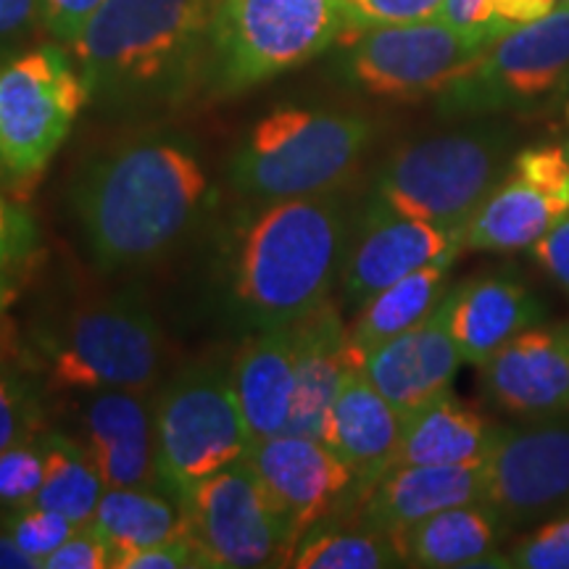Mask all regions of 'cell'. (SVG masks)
Here are the masks:
<instances>
[{
  "label": "cell",
  "instance_id": "obj_43",
  "mask_svg": "<svg viewBox=\"0 0 569 569\" xmlns=\"http://www.w3.org/2000/svg\"><path fill=\"white\" fill-rule=\"evenodd\" d=\"M440 19L451 21L453 27H461V30L486 32L490 38H498L493 27H490L488 0H446Z\"/></svg>",
  "mask_w": 569,
  "mask_h": 569
},
{
  "label": "cell",
  "instance_id": "obj_20",
  "mask_svg": "<svg viewBox=\"0 0 569 569\" xmlns=\"http://www.w3.org/2000/svg\"><path fill=\"white\" fill-rule=\"evenodd\" d=\"M401 430V411L369 382L365 367H356L327 411L322 440L351 469L353 488L365 496L396 465Z\"/></svg>",
  "mask_w": 569,
  "mask_h": 569
},
{
  "label": "cell",
  "instance_id": "obj_40",
  "mask_svg": "<svg viewBox=\"0 0 569 569\" xmlns=\"http://www.w3.org/2000/svg\"><path fill=\"white\" fill-rule=\"evenodd\" d=\"M538 264L569 296V211L532 246Z\"/></svg>",
  "mask_w": 569,
  "mask_h": 569
},
{
  "label": "cell",
  "instance_id": "obj_34",
  "mask_svg": "<svg viewBox=\"0 0 569 569\" xmlns=\"http://www.w3.org/2000/svg\"><path fill=\"white\" fill-rule=\"evenodd\" d=\"M507 559L519 569H569V509L519 538Z\"/></svg>",
  "mask_w": 569,
  "mask_h": 569
},
{
  "label": "cell",
  "instance_id": "obj_35",
  "mask_svg": "<svg viewBox=\"0 0 569 569\" xmlns=\"http://www.w3.org/2000/svg\"><path fill=\"white\" fill-rule=\"evenodd\" d=\"M40 427V409L30 386L9 369H0V451L30 440Z\"/></svg>",
  "mask_w": 569,
  "mask_h": 569
},
{
  "label": "cell",
  "instance_id": "obj_19",
  "mask_svg": "<svg viewBox=\"0 0 569 569\" xmlns=\"http://www.w3.org/2000/svg\"><path fill=\"white\" fill-rule=\"evenodd\" d=\"M461 365L465 359L451 336L446 293L430 317L369 353L365 375L401 415H409L448 393Z\"/></svg>",
  "mask_w": 569,
  "mask_h": 569
},
{
  "label": "cell",
  "instance_id": "obj_9",
  "mask_svg": "<svg viewBox=\"0 0 569 569\" xmlns=\"http://www.w3.org/2000/svg\"><path fill=\"white\" fill-rule=\"evenodd\" d=\"M48 377L59 390H151L161 375L163 336L138 298L77 309L48 343Z\"/></svg>",
  "mask_w": 569,
  "mask_h": 569
},
{
  "label": "cell",
  "instance_id": "obj_29",
  "mask_svg": "<svg viewBox=\"0 0 569 569\" xmlns=\"http://www.w3.org/2000/svg\"><path fill=\"white\" fill-rule=\"evenodd\" d=\"M40 440L46 451V478L32 503L59 511L77 525L90 522L106 493L103 478L90 453L80 440L63 432H40Z\"/></svg>",
  "mask_w": 569,
  "mask_h": 569
},
{
  "label": "cell",
  "instance_id": "obj_27",
  "mask_svg": "<svg viewBox=\"0 0 569 569\" xmlns=\"http://www.w3.org/2000/svg\"><path fill=\"white\" fill-rule=\"evenodd\" d=\"M90 525L111 546L113 559L190 532L184 501L161 486L106 488Z\"/></svg>",
  "mask_w": 569,
  "mask_h": 569
},
{
  "label": "cell",
  "instance_id": "obj_38",
  "mask_svg": "<svg viewBox=\"0 0 569 569\" xmlns=\"http://www.w3.org/2000/svg\"><path fill=\"white\" fill-rule=\"evenodd\" d=\"M113 565V551L101 532L84 522L71 532L69 540L42 561V569H109Z\"/></svg>",
  "mask_w": 569,
  "mask_h": 569
},
{
  "label": "cell",
  "instance_id": "obj_1",
  "mask_svg": "<svg viewBox=\"0 0 569 569\" xmlns=\"http://www.w3.org/2000/svg\"><path fill=\"white\" fill-rule=\"evenodd\" d=\"M211 180L177 134H138L84 167L74 188L84 246L103 272L153 264L193 230Z\"/></svg>",
  "mask_w": 569,
  "mask_h": 569
},
{
  "label": "cell",
  "instance_id": "obj_8",
  "mask_svg": "<svg viewBox=\"0 0 569 569\" xmlns=\"http://www.w3.org/2000/svg\"><path fill=\"white\" fill-rule=\"evenodd\" d=\"M90 90L61 42L21 51L0 63V172L32 180L67 142Z\"/></svg>",
  "mask_w": 569,
  "mask_h": 569
},
{
  "label": "cell",
  "instance_id": "obj_26",
  "mask_svg": "<svg viewBox=\"0 0 569 569\" xmlns=\"http://www.w3.org/2000/svg\"><path fill=\"white\" fill-rule=\"evenodd\" d=\"M496 425L457 396L432 398L425 407L403 415L396 465H453L478 467L488 459Z\"/></svg>",
  "mask_w": 569,
  "mask_h": 569
},
{
  "label": "cell",
  "instance_id": "obj_41",
  "mask_svg": "<svg viewBox=\"0 0 569 569\" xmlns=\"http://www.w3.org/2000/svg\"><path fill=\"white\" fill-rule=\"evenodd\" d=\"M559 3L561 0H488L490 27L496 34H503L515 27L549 17L553 9H559Z\"/></svg>",
  "mask_w": 569,
  "mask_h": 569
},
{
  "label": "cell",
  "instance_id": "obj_6",
  "mask_svg": "<svg viewBox=\"0 0 569 569\" xmlns=\"http://www.w3.org/2000/svg\"><path fill=\"white\" fill-rule=\"evenodd\" d=\"M343 0H213L203 80L234 96L303 67L343 34Z\"/></svg>",
  "mask_w": 569,
  "mask_h": 569
},
{
  "label": "cell",
  "instance_id": "obj_21",
  "mask_svg": "<svg viewBox=\"0 0 569 569\" xmlns=\"http://www.w3.org/2000/svg\"><path fill=\"white\" fill-rule=\"evenodd\" d=\"M546 306L511 272L469 277L448 290V322L465 365L480 367L509 340L543 322Z\"/></svg>",
  "mask_w": 569,
  "mask_h": 569
},
{
  "label": "cell",
  "instance_id": "obj_44",
  "mask_svg": "<svg viewBox=\"0 0 569 569\" xmlns=\"http://www.w3.org/2000/svg\"><path fill=\"white\" fill-rule=\"evenodd\" d=\"M0 569H40V561L32 559L9 532H0Z\"/></svg>",
  "mask_w": 569,
  "mask_h": 569
},
{
  "label": "cell",
  "instance_id": "obj_39",
  "mask_svg": "<svg viewBox=\"0 0 569 569\" xmlns=\"http://www.w3.org/2000/svg\"><path fill=\"white\" fill-rule=\"evenodd\" d=\"M101 6L103 0H40V27L69 48Z\"/></svg>",
  "mask_w": 569,
  "mask_h": 569
},
{
  "label": "cell",
  "instance_id": "obj_16",
  "mask_svg": "<svg viewBox=\"0 0 569 569\" xmlns=\"http://www.w3.org/2000/svg\"><path fill=\"white\" fill-rule=\"evenodd\" d=\"M246 461L290 525L298 543L353 488V475L322 438L282 436L253 440Z\"/></svg>",
  "mask_w": 569,
  "mask_h": 569
},
{
  "label": "cell",
  "instance_id": "obj_18",
  "mask_svg": "<svg viewBox=\"0 0 569 569\" xmlns=\"http://www.w3.org/2000/svg\"><path fill=\"white\" fill-rule=\"evenodd\" d=\"M80 443L106 488L161 486L156 459L153 401L140 390L84 393ZM163 488V486H161Z\"/></svg>",
  "mask_w": 569,
  "mask_h": 569
},
{
  "label": "cell",
  "instance_id": "obj_15",
  "mask_svg": "<svg viewBox=\"0 0 569 569\" xmlns=\"http://www.w3.org/2000/svg\"><path fill=\"white\" fill-rule=\"evenodd\" d=\"M465 251L461 234L425 219L407 217L372 198L351 248L346 251L340 284L353 306L380 293L382 288L417 272L443 256Z\"/></svg>",
  "mask_w": 569,
  "mask_h": 569
},
{
  "label": "cell",
  "instance_id": "obj_36",
  "mask_svg": "<svg viewBox=\"0 0 569 569\" xmlns=\"http://www.w3.org/2000/svg\"><path fill=\"white\" fill-rule=\"evenodd\" d=\"M190 567H209L203 551L198 549L193 532L174 536L161 543L148 546V549L124 553L113 559V569H190Z\"/></svg>",
  "mask_w": 569,
  "mask_h": 569
},
{
  "label": "cell",
  "instance_id": "obj_7",
  "mask_svg": "<svg viewBox=\"0 0 569 569\" xmlns=\"http://www.w3.org/2000/svg\"><path fill=\"white\" fill-rule=\"evenodd\" d=\"M153 430L161 486L182 501L251 448L230 369L193 367L169 380L153 401Z\"/></svg>",
  "mask_w": 569,
  "mask_h": 569
},
{
  "label": "cell",
  "instance_id": "obj_28",
  "mask_svg": "<svg viewBox=\"0 0 569 569\" xmlns=\"http://www.w3.org/2000/svg\"><path fill=\"white\" fill-rule=\"evenodd\" d=\"M457 256H443L417 272H411L380 293L367 298L359 306V317L348 327L351 343L361 356L377 351L401 332L422 322L448 293V274H451Z\"/></svg>",
  "mask_w": 569,
  "mask_h": 569
},
{
  "label": "cell",
  "instance_id": "obj_31",
  "mask_svg": "<svg viewBox=\"0 0 569 569\" xmlns=\"http://www.w3.org/2000/svg\"><path fill=\"white\" fill-rule=\"evenodd\" d=\"M46 478V451L40 436L0 451V507H27L40 493Z\"/></svg>",
  "mask_w": 569,
  "mask_h": 569
},
{
  "label": "cell",
  "instance_id": "obj_32",
  "mask_svg": "<svg viewBox=\"0 0 569 569\" xmlns=\"http://www.w3.org/2000/svg\"><path fill=\"white\" fill-rule=\"evenodd\" d=\"M80 525L71 522L69 517L59 515V511L38 507V503H27V507L11 509L9 519L3 522V530L17 540V543L30 553L32 559L46 561L51 553L59 549L63 540L71 538Z\"/></svg>",
  "mask_w": 569,
  "mask_h": 569
},
{
  "label": "cell",
  "instance_id": "obj_46",
  "mask_svg": "<svg viewBox=\"0 0 569 569\" xmlns=\"http://www.w3.org/2000/svg\"><path fill=\"white\" fill-rule=\"evenodd\" d=\"M0 303H3V296H0Z\"/></svg>",
  "mask_w": 569,
  "mask_h": 569
},
{
  "label": "cell",
  "instance_id": "obj_17",
  "mask_svg": "<svg viewBox=\"0 0 569 569\" xmlns=\"http://www.w3.org/2000/svg\"><path fill=\"white\" fill-rule=\"evenodd\" d=\"M478 369L486 396L511 417H569V322L530 327Z\"/></svg>",
  "mask_w": 569,
  "mask_h": 569
},
{
  "label": "cell",
  "instance_id": "obj_13",
  "mask_svg": "<svg viewBox=\"0 0 569 569\" xmlns=\"http://www.w3.org/2000/svg\"><path fill=\"white\" fill-rule=\"evenodd\" d=\"M486 503L507 530L536 528L569 509V417L498 427L482 461Z\"/></svg>",
  "mask_w": 569,
  "mask_h": 569
},
{
  "label": "cell",
  "instance_id": "obj_33",
  "mask_svg": "<svg viewBox=\"0 0 569 569\" xmlns=\"http://www.w3.org/2000/svg\"><path fill=\"white\" fill-rule=\"evenodd\" d=\"M443 6L446 0H343L346 27L340 40L375 30V27L438 19L443 13Z\"/></svg>",
  "mask_w": 569,
  "mask_h": 569
},
{
  "label": "cell",
  "instance_id": "obj_10",
  "mask_svg": "<svg viewBox=\"0 0 569 569\" xmlns=\"http://www.w3.org/2000/svg\"><path fill=\"white\" fill-rule=\"evenodd\" d=\"M486 32L461 30L446 19L375 27L343 42V77L353 88L388 101L440 98L480 59Z\"/></svg>",
  "mask_w": 569,
  "mask_h": 569
},
{
  "label": "cell",
  "instance_id": "obj_24",
  "mask_svg": "<svg viewBox=\"0 0 569 569\" xmlns=\"http://www.w3.org/2000/svg\"><path fill=\"white\" fill-rule=\"evenodd\" d=\"M296 325L269 327L246 340L230 367L234 401L253 440L282 436L296 401Z\"/></svg>",
  "mask_w": 569,
  "mask_h": 569
},
{
  "label": "cell",
  "instance_id": "obj_30",
  "mask_svg": "<svg viewBox=\"0 0 569 569\" xmlns=\"http://www.w3.org/2000/svg\"><path fill=\"white\" fill-rule=\"evenodd\" d=\"M296 569H386L403 567L393 538L386 532L361 530H327L303 538L290 559Z\"/></svg>",
  "mask_w": 569,
  "mask_h": 569
},
{
  "label": "cell",
  "instance_id": "obj_42",
  "mask_svg": "<svg viewBox=\"0 0 569 569\" xmlns=\"http://www.w3.org/2000/svg\"><path fill=\"white\" fill-rule=\"evenodd\" d=\"M40 27V0H0V48L19 46Z\"/></svg>",
  "mask_w": 569,
  "mask_h": 569
},
{
  "label": "cell",
  "instance_id": "obj_45",
  "mask_svg": "<svg viewBox=\"0 0 569 569\" xmlns=\"http://www.w3.org/2000/svg\"><path fill=\"white\" fill-rule=\"evenodd\" d=\"M561 3H569V0H561Z\"/></svg>",
  "mask_w": 569,
  "mask_h": 569
},
{
  "label": "cell",
  "instance_id": "obj_14",
  "mask_svg": "<svg viewBox=\"0 0 569 569\" xmlns=\"http://www.w3.org/2000/svg\"><path fill=\"white\" fill-rule=\"evenodd\" d=\"M569 211V146L543 142L515 153L507 177L472 213L465 251L511 253L532 248Z\"/></svg>",
  "mask_w": 569,
  "mask_h": 569
},
{
  "label": "cell",
  "instance_id": "obj_25",
  "mask_svg": "<svg viewBox=\"0 0 569 569\" xmlns=\"http://www.w3.org/2000/svg\"><path fill=\"white\" fill-rule=\"evenodd\" d=\"M507 532L503 522L486 501L465 503L430 515L409 528L398 530L393 538L403 567L453 569V567H493L498 543ZM498 567V565H496Z\"/></svg>",
  "mask_w": 569,
  "mask_h": 569
},
{
  "label": "cell",
  "instance_id": "obj_11",
  "mask_svg": "<svg viewBox=\"0 0 569 569\" xmlns=\"http://www.w3.org/2000/svg\"><path fill=\"white\" fill-rule=\"evenodd\" d=\"M569 90V3L486 46L472 69L438 98L451 117L525 111Z\"/></svg>",
  "mask_w": 569,
  "mask_h": 569
},
{
  "label": "cell",
  "instance_id": "obj_5",
  "mask_svg": "<svg viewBox=\"0 0 569 569\" xmlns=\"http://www.w3.org/2000/svg\"><path fill=\"white\" fill-rule=\"evenodd\" d=\"M515 130L478 122L396 148L377 174L375 198L407 217L465 232L515 159Z\"/></svg>",
  "mask_w": 569,
  "mask_h": 569
},
{
  "label": "cell",
  "instance_id": "obj_23",
  "mask_svg": "<svg viewBox=\"0 0 569 569\" xmlns=\"http://www.w3.org/2000/svg\"><path fill=\"white\" fill-rule=\"evenodd\" d=\"M296 336V401L284 432L322 438L327 411L346 375L365 367V356L356 351L340 311L330 301L298 319Z\"/></svg>",
  "mask_w": 569,
  "mask_h": 569
},
{
  "label": "cell",
  "instance_id": "obj_12",
  "mask_svg": "<svg viewBox=\"0 0 569 569\" xmlns=\"http://www.w3.org/2000/svg\"><path fill=\"white\" fill-rule=\"evenodd\" d=\"M184 507L209 567H284L298 549L293 530L246 459L201 482Z\"/></svg>",
  "mask_w": 569,
  "mask_h": 569
},
{
  "label": "cell",
  "instance_id": "obj_3",
  "mask_svg": "<svg viewBox=\"0 0 569 569\" xmlns=\"http://www.w3.org/2000/svg\"><path fill=\"white\" fill-rule=\"evenodd\" d=\"M348 227L340 203L327 196L269 203L240 232L230 290L256 330L296 325L330 301L343 272Z\"/></svg>",
  "mask_w": 569,
  "mask_h": 569
},
{
  "label": "cell",
  "instance_id": "obj_2",
  "mask_svg": "<svg viewBox=\"0 0 569 569\" xmlns=\"http://www.w3.org/2000/svg\"><path fill=\"white\" fill-rule=\"evenodd\" d=\"M213 0H103L69 46L103 109L174 103L203 80Z\"/></svg>",
  "mask_w": 569,
  "mask_h": 569
},
{
  "label": "cell",
  "instance_id": "obj_22",
  "mask_svg": "<svg viewBox=\"0 0 569 569\" xmlns=\"http://www.w3.org/2000/svg\"><path fill=\"white\" fill-rule=\"evenodd\" d=\"M486 501L482 465H398L361 496V528L396 536L419 519Z\"/></svg>",
  "mask_w": 569,
  "mask_h": 569
},
{
  "label": "cell",
  "instance_id": "obj_4",
  "mask_svg": "<svg viewBox=\"0 0 569 569\" xmlns=\"http://www.w3.org/2000/svg\"><path fill=\"white\" fill-rule=\"evenodd\" d=\"M375 124L351 111L282 106L248 132L230 174L256 201L336 193L365 159Z\"/></svg>",
  "mask_w": 569,
  "mask_h": 569
},
{
  "label": "cell",
  "instance_id": "obj_37",
  "mask_svg": "<svg viewBox=\"0 0 569 569\" xmlns=\"http://www.w3.org/2000/svg\"><path fill=\"white\" fill-rule=\"evenodd\" d=\"M38 243L32 219L19 206L0 196V296L6 288V274L30 259Z\"/></svg>",
  "mask_w": 569,
  "mask_h": 569
}]
</instances>
